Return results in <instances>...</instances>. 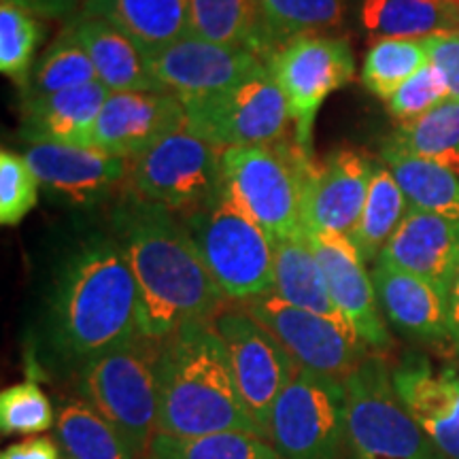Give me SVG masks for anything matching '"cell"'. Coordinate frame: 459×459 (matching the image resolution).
I'll list each match as a JSON object with an SVG mask.
<instances>
[{"label": "cell", "mask_w": 459, "mask_h": 459, "mask_svg": "<svg viewBox=\"0 0 459 459\" xmlns=\"http://www.w3.org/2000/svg\"><path fill=\"white\" fill-rule=\"evenodd\" d=\"M136 283L117 238L94 234L56 268L39 321L41 366L73 378L85 364L139 336Z\"/></svg>", "instance_id": "obj_1"}, {"label": "cell", "mask_w": 459, "mask_h": 459, "mask_svg": "<svg viewBox=\"0 0 459 459\" xmlns=\"http://www.w3.org/2000/svg\"><path fill=\"white\" fill-rule=\"evenodd\" d=\"M113 237L136 283L141 336L166 341L189 324H213L226 308L228 298L175 213L128 196L113 213Z\"/></svg>", "instance_id": "obj_2"}, {"label": "cell", "mask_w": 459, "mask_h": 459, "mask_svg": "<svg viewBox=\"0 0 459 459\" xmlns=\"http://www.w3.org/2000/svg\"><path fill=\"white\" fill-rule=\"evenodd\" d=\"M158 432L175 438L221 432L262 436L245 409L213 324H189L162 341Z\"/></svg>", "instance_id": "obj_3"}, {"label": "cell", "mask_w": 459, "mask_h": 459, "mask_svg": "<svg viewBox=\"0 0 459 459\" xmlns=\"http://www.w3.org/2000/svg\"><path fill=\"white\" fill-rule=\"evenodd\" d=\"M181 221L206 271L230 302L247 304L273 294V238L226 187L204 209Z\"/></svg>", "instance_id": "obj_4"}, {"label": "cell", "mask_w": 459, "mask_h": 459, "mask_svg": "<svg viewBox=\"0 0 459 459\" xmlns=\"http://www.w3.org/2000/svg\"><path fill=\"white\" fill-rule=\"evenodd\" d=\"M160 349L162 341L139 334L73 377L79 398L113 423L143 457L160 423Z\"/></svg>", "instance_id": "obj_5"}, {"label": "cell", "mask_w": 459, "mask_h": 459, "mask_svg": "<svg viewBox=\"0 0 459 459\" xmlns=\"http://www.w3.org/2000/svg\"><path fill=\"white\" fill-rule=\"evenodd\" d=\"M313 158L290 143L221 152L223 187L264 228L273 243L300 237L302 189Z\"/></svg>", "instance_id": "obj_6"}, {"label": "cell", "mask_w": 459, "mask_h": 459, "mask_svg": "<svg viewBox=\"0 0 459 459\" xmlns=\"http://www.w3.org/2000/svg\"><path fill=\"white\" fill-rule=\"evenodd\" d=\"M342 385L347 394V459L440 457L400 402L385 359L366 355Z\"/></svg>", "instance_id": "obj_7"}, {"label": "cell", "mask_w": 459, "mask_h": 459, "mask_svg": "<svg viewBox=\"0 0 459 459\" xmlns=\"http://www.w3.org/2000/svg\"><path fill=\"white\" fill-rule=\"evenodd\" d=\"M128 186L132 198L183 220L221 192V152L183 126L132 160Z\"/></svg>", "instance_id": "obj_8"}, {"label": "cell", "mask_w": 459, "mask_h": 459, "mask_svg": "<svg viewBox=\"0 0 459 459\" xmlns=\"http://www.w3.org/2000/svg\"><path fill=\"white\" fill-rule=\"evenodd\" d=\"M268 440L281 459L347 457V394L342 381L298 368L274 402Z\"/></svg>", "instance_id": "obj_9"}, {"label": "cell", "mask_w": 459, "mask_h": 459, "mask_svg": "<svg viewBox=\"0 0 459 459\" xmlns=\"http://www.w3.org/2000/svg\"><path fill=\"white\" fill-rule=\"evenodd\" d=\"M183 107L186 128L220 152L271 145L281 141L291 122L283 91L271 71L215 94L183 100Z\"/></svg>", "instance_id": "obj_10"}, {"label": "cell", "mask_w": 459, "mask_h": 459, "mask_svg": "<svg viewBox=\"0 0 459 459\" xmlns=\"http://www.w3.org/2000/svg\"><path fill=\"white\" fill-rule=\"evenodd\" d=\"M268 71L287 100L296 145L313 158V126L321 105L355 74L351 45L324 34L296 39L271 56Z\"/></svg>", "instance_id": "obj_11"}, {"label": "cell", "mask_w": 459, "mask_h": 459, "mask_svg": "<svg viewBox=\"0 0 459 459\" xmlns=\"http://www.w3.org/2000/svg\"><path fill=\"white\" fill-rule=\"evenodd\" d=\"M243 308L283 344L300 370L344 381L368 355L347 321L291 307L274 294L255 298Z\"/></svg>", "instance_id": "obj_12"}, {"label": "cell", "mask_w": 459, "mask_h": 459, "mask_svg": "<svg viewBox=\"0 0 459 459\" xmlns=\"http://www.w3.org/2000/svg\"><path fill=\"white\" fill-rule=\"evenodd\" d=\"M213 328L228 349L245 409L268 440L274 402L296 375V361L243 307L223 308L213 319Z\"/></svg>", "instance_id": "obj_13"}, {"label": "cell", "mask_w": 459, "mask_h": 459, "mask_svg": "<svg viewBox=\"0 0 459 459\" xmlns=\"http://www.w3.org/2000/svg\"><path fill=\"white\" fill-rule=\"evenodd\" d=\"M147 57L160 88L181 100L215 94L268 71V62L255 51L206 41L196 34H186Z\"/></svg>", "instance_id": "obj_14"}, {"label": "cell", "mask_w": 459, "mask_h": 459, "mask_svg": "<svg viewBox=\"0 0 459 459\" xmlns=\"http://www.w3.org/2000/svg\"><path fill=\"white\" fill-rule=\"evenodd\" d=\"M377 166L351 149L313 164L302 189V226L311 234L351 237Z\"/></svg>", "instance_id": "obj_15"}, {"label": "cell", "mask_w": 459, "mask_h": 459, "mask_svg": "<svg viewBox=\"0 0 459 459\" xmlns=\"http://www.w3.org/2000/svg\"><path fill=\"white\" fill-rule=\"evenodd\" d=\"M186 126V107L170 91H113L96 122L91 147L134 160Z\"/></svg>", "instance_id": "obj_16"}, {"label": "cell", "mask_w": 459, "mask_h": 459, "mask_svg": "<svg viewBox=\"0 0 459 459\" xmlns=\"http://www.w3.org/2000/svg\"><path fill=\"white\" fill-rule=\"evenodd\" d=\"M317 255L330 296L342 317L353 325L366 347L385 351L392 344L383 313L378 308L372 277L366 271L364 257L355 249L349 237L341 234L307 232Z\"/></svg>", "instance_id": "obj_17"}, {"label": "cell", "mask_w": 459, "mask_h": 459, "mask_svg": "<svg viewBox=\"0 0 459 459\" xmlns=\"http://www.w3.org/2000/svg\"><path fill=\"white\" fill-rule=\"evenodd\" d=\"M24 158L51 196L68 204H94L128 177V160L108 156L96 147L37 143Z\"/></svg>", "instance_id": "obj_18"}, {"label": "cell", "mask_w": 459, "mask_h": 459, "mask_svg": "<svg viewBox=\"0 0 459 459\" xmlns=\"http://www.w3.org/2000/svg\"><path fill=\"white\" fill-rule=\"evenodd\" d=\"M395 394L417 426L446 459H459V377L409 358L392 372Z\"/></svg>", "instance_id": "obj_19"}, {"label": "cell", "mask_w": 459, "mask_h": 459, "mask_svg": "<svg viewBox=\"0 0 459 459\" xmlns=\"http://www.w3.org/2000/svg\"><path fill=\"white\" fill-rule=\"evenodd\" d=\"M383 317L423 344H451L445 294L429 281L377 260L370 273Z\"/></svg>", "instance_id": "obj_20"}, {"label": "cell", "mask_w": 459, "mask_h": 459, "mask_svg": "<svg viewBox=\"0 0 459 459\" xmlns=\"http://www.w3.org/2000/svg\"><path fill=\"white\" fill-rule=\"evenodd\" d=\"M378 260L417 274L446 294L459 266V226L411 206Z\"/></svg>", "instance_id": "obj_21"}, {"label": "cell", "mask_w": 459, "mask_h": 459, "mask_svg": "<svg viewBox=\"0 0 459 459\" xmlns=\"http://www.w3.org/2000/svg\"><path fill=\"white\" fill-rule=\"evenodd\" d=\"M108 90L100 82L85 83L49 99L24 102L20 136L28 145L57 143V145L91 147L96 122Z\"/></svg>", "instance_id": "obj_22"}, {"label": "cell", "mask_w": 459, "mask_h": 459, "mask_svg": "<svg viewBox=\"0 0 459 459\" xmlns=\"http://www.w3.org/2000/svg\"><path fill=\"white\" fill-rule=\"evenodd\" d=\"M88 51L99 82L113 91H164L153 77L147 51L99 17L77 13L66 22Z\"/></svg>", "instance_id": "obj_23"}, {"label": "cell", "mask_w": 459, "mask_h": 459, "mask_svg": "<svg viewBox=\"0 0 459 459\" xmlns=\"http://www.w3.org/2000/svg\"><path fill=\"white\" fill-rule=\"evenodd\" d=\"M79 13L108 22L147 54L189 34V0H83Z\"/></svg>", "instance_id": "obj_24"}, {"label": "cell", "mask_w": 459, "mask_h": 459, "mask_svg": "<svg viewBox=\"0 0 459 459\" xmlns=\"http://www.w3.org/2000/svg\"><path fill=\"white\" fill-rule=\"evenodd\" d=\"M54 429L65 459H145L77 394L57 395Z\"/></svg>", "instance_id": "obj_25"}, {"label": "cell", "mask_w": 459, "mask_h": 459, "mask_svg": "<svg viewBox=\"0 0 459 459\" xmlns=\"http://www.w3.org/2000/svg\"><path fill=\"white\" fill-rule=\"evenodd\" d=\"M274 296L291 307L304 308L324 317L347 321L332 300L324 271L315 255L307 230L300 237L274 243ZM349 324V321H347Z\"/></svg>", "instance_id": "obj_26"}, {"label": "cell", "mask_w": 459, "mask_h": 459, "mask_svg": "<svg viewBox=\"0 0 459 459\" xmlns=\"http://www.w3.org/2000/svg\"><path fill=\"white\" fill-rule=\"evenodd\" d=\"M359 24L375 41L421 39L436 32L459 30L455 0H361Z\"/></svg>", "instance_id": "obj_27"}, {"label": "cell", "mask_w": 459, "mask_h": 459, "mask_svg": "<svg viewBox=\"0 0 459 459\" xmlns=\"http://www.w3.org/2000/svg\"><path fill=\"white\" fill-rule=\"evenodd\" d=\"M189 34L255 51L268 62L260 0H189Z\"/></svg>", "instance_id": "obj_28"}, {"label": "cell", "mask_w": 459, "mask_h": 459, "mask_svg": "<svg viewBox=\"0 0 459 459\" xmlns=\"http://www.w3.org/2000/svg\"><path fill=\"white\" fill-rule=\"evenodd\" d=\"M383 162L394 172L411 206L440 215L459 226V177L436 160L383 149Z\"/></svg>", "instance_id": "obj_29"}, {"label": "cell", "mask_w": 459, "mask_h": 459, "mask_svg": "<svg viewBox=\"0 0 459 459\" xmlns=\"http://www.w3.org/2000/svg\"><path fill=\"white\" fill-rule=\"evenodd\" d=\"M411 204L394 172L385 164L377 166L368 189L364 209L358 220V226L351 232V243L364 262H377L381 257L389 240L404 221Z\"/></svg>", "instance_id": "obj_30"}, {"label": "cell", "mask_w": 459, "mask_h": 459, "mask_svg": "<svg viewBox=\"0 0 459 459\" xmlns=\"http://www.w3.org/2000/svg\"><path fill=\"white\" fill-rule=\"evenodd\" d=\"M91 82H99L94 65H91L88 51L79 43L77 34L66 24L28 74L24 83V102L49 99L60 91L82 88Z\"/></svg>", "instance_id": "obj_31"}, {"label": "cell", "mask_w": 459, "mask_h": 459, "mask_svg": "<svg viewBox=\"0 0 459 459\" xmlns=\"http://www.w3.org/2000/svg\"><path fill=\"white\" fill-rule=\"evenodd\" d=\"M268 60L283 45L341 26L342 0H260Z\"/></svg>", "instance_id": "obj_32"}, {"label": "cell", "mask_w": 459, "mask_h": 459, "mask_svg": "<svg viewBox=\"0 0 459 459\" xmlns=\"http://www.w3.org/2000/svg\"><path fill=\"white\" fill-rule=\"evenodd\" d=\"M152 459H281L266 438L245 432H221L196 438L156 434L149 445Z\"/></svg>", "instance_id": "obj_33"}, {"label": "cell", "mask_w": 459, "mask_h": 459, "mask_svg": "<svg viewBox=\"0 0 459 459\" xmlns=\"http://www.w3.org/2000/svg\"><path fill=\"white\" fill-rule=\"evenodd\" d=\"M383 149L440 160L459 149V100H445L421 117L400 124Z\"/></svg>", "instance_id": "obj_34"}, {"label": "cell", "mask_w": 459, "mask_h": 459, "mask_svg": "<svg viewBox=\"0 0 459 459\" xmlns=\"http://www.w3.org/2000/svg\"><path fill=\"white\" fill-rule=\"evenodd\" d=\"M428 65L423 41L411 39H381L372 43L361 66V83L377 99L389 100L402 83L409 82L419 68Z\"/></svg>", "instance_id": "obj_35"}, {"label": "cell", "mask_w": 459, "mask_h": 459, "mask_svg": "<svg viewBox=\"0 0 459 459\" xmlns=\"http://www.w3.org/2000/svg\"><path fill=\"white\" fill-rule=\"evenodd\" d=\"M41 41V24L28 11L0 3V71L26 83L34 51Z\"/></svg>", "instance_id": "obj_36"}, {"label": "cell", "mask_w": 459, "mask_h": 459, "mask_svg": "<svg viewBox=\"0 0 459 459\" xmlns=\"http://www.w3.org/2000/svg\"><path fill=\"white\" fill-rule=\"evenodd\" d=\"M56 423V411L48 394L34 381L15 383L0 394V432L39 434Z\"/></svg>", "instance_id": "obj_37"}, {"label": "cell", "mask_w": 459, "mask_h": 459, "mask_svg": "<svg viewBox=\"0 0 459 459\" xmlns=\"http://www.w3.org/2000/svg\"><path fill=\"white\" fill-rule=\"evenodd\" d=\"M39 183L24 156L3 149L0 153V221L15 226L30 213L39 200Z\"/></svg>", "instance_id": "obj_38"}, {"label": "cell", "mask_w": 459, "mask_h": 459, "mask_svg": "<svg viewBox=\"0 0 459 459\" xmlns=\"http://www.w3.org/2000/svg\"><path fill=\"white\" fill-rule=\"evenodd\" d=\"M449 100V88H446L443 74L434 65H428L412 74L395 90V94L387 100L389 113L400 124L421 117L423 113L432 111L440 102Z\"/></svg>", "instance_id": "obj_39"}, {"label": "cell", "mask_w": 459, "mask_h": 459, "mask_svg": "<svg viewBox=\"0 0 459 459\" xmlns=\"http://www.w3.org/2000/svg\"><path fill=\"white\" fill-rule=\"evenodd\" d=\"M421 41L428 51V62L443 74L449 99L459 100V30L436 32Z\"/></svg>", "instance_id": "obj_40"}, {"label": "cell", "mask_w": 459, "mask_h": 459, "mask_svg": "<svg viewBox=\"0 0 459 459\" xmlns=\"http://www.w3.org/2000/svg\"><path fill=\"white\" fill-rule=\"evenodd\" d=\"M0 459H65L60 445L49 436H32V438L20 440L9 445L0 453Z\"/></svg>", "instance_id": "obj_41"}, {"label": "cell", "mask_w": 459, "mask_h": 459, "mask_svg": "<svg viewBox=\"0 0 459 459\" xmlns=\"http://www.w3.org/2000/svg\"><path fill=\"white\" fill-rule=\"evenodd\" d=\"M0 3L13 4L32 13L34 17H45V20H65L79 13L77 0H0Z\"/></svg>", "instance_id": "obj_42"}, {"label": "cell", "mask_w": 459, "mask_h": 459, "mask_svg": "<svg viewBox=\"0 0 459 459\" xmlns=\"http://www.w3.org/2000/svg\"><path fill=\"white\" fill-rule=\"evenodd\" d=\"M446 321H449L451 349L459 355V266L453 274L449 287H446Z\"/></svg>", "instance_id": "obj_43"}, {"label": "cell", "mask_w": 459, "mask_h": 459, "mask_svg": "<svg viewBox=\"0 0 459 459\" xmlns=\"http://www.w3.org/2000/svg\"><path fill=\"white\" fill-rule=\"evenodd\" d=\"M436 162L445 164L446 169L453 170V172H455V175L459 177V149H457V152H451V153H446V156H443V158H440V160H436Z\"/></svg>", "instance_id": "obj_44"}, {"label": "cell", "mask_w": 459, "mask_h": 459, "mask_svg": "<svg viewBox=\"0 0 459 459\" xmlns=\"http://www.w3.org/2000/svg\"><path fill=\"white\" fill-rule=\"evenodd\" d=\"M145 459H152V457H145Z\"/></svg>", "instance_id": "obj_45"}, {"label": "cell", "mask_w": 459, "mask_h": 459, "mask_svg": "<svg viewBox=\"0 0 459 459\" xmlns=\"http://www.w3.org/2000/svg\"><path fill=\"white\" fill-rule=\"evenodd\" d=\"M455 3H459V0H455Z\"/></svg>", "instance_id": "obj_46"}]
</instances>
